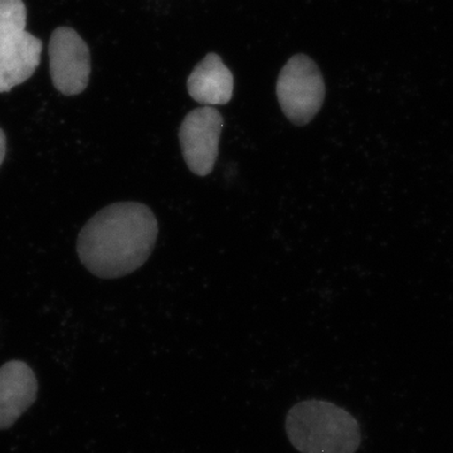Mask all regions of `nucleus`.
I'll list each match as a JSON object with an SVG mask.
<instances>
[{
	"mask_svg": "<svg viewBox=\"0 0 453 453\" xmlns=\"http://www.w3.org/2000/svg\"><path fill=\"white\" fill-rule=\"evenodd\" d=\"M37 395V377L26 362L11 360L0 366V431L11 428Z\"/></svg>",
	"mask_w": 453,
	"mask_h": 453,
	"instance_id": "0eeeda50",
	"label": "nucleus"
},
{
	"mask_svg": "<svg viewBox=\"0 0 453 453\" xmlns=\"http://www.w3.org/2000/svg\"><path fill=\"white\" fill-rule=\"evenodd\" d=\"M234 74L216 53L205 56L188 79V92L204 106L226 105L234 96Z\"/></svg>",
	"mask_w": 453,
	"mask_h": 453,
	"instance_id": "6e6552de",
	"label": "nucleus"
},
{
	"mask_svg": "<svg viewBox=\"0 0 453 453\" xmlns=\"http://www.w3.org/2000/svg\"><path fill=\"white\" fill-rule=\"evenodd\" d=\"M223 118L211 106L188 113L179 130L181 151L188 168L199 177L211 174L219 157Z\"/></svg>",
	"mask_w": 453,
	"mask_h": 453,
	"instance_id": "423d86ee",
	"label": "nucleus"
},
{
	"mask_svg": "<svg viewBox=\"0 0 453 453\" xmlns=\"http://www.w3.org/2000/svg\"><path fill=\"white\" fill-rule=\"evenodd\" d=\"M50 73L53 86L65 96H76L88 88L91 53L88 43L73 28L58 27L50 35Z\"/></svg>",
	"mask_w": 453,
	"mask_h": 453,
	"instance_id": "39448f33",
	"label": "nucleus"
},
{
	"mask_svg": "<svg viewBox=\"0 0 453 453\" xmlns=\"http://www.w3.org/2000/svg\"><path fill=\"white\" fill-rule=\"evenodd\" d=\"M43 44L27 31L23 0H0V94L31 79L41 62Z\"/></svg>",
	"mask_w": 453,
	"mask_h": 453,
	"instance_id": "7ed1b4c3",
	"label": "nucleus"
},
{
	"mask_svg": "<svg viewBox=\"0 0 453 453\" xmlns=\"http://www.w3.org/2000/svg\"><path fill=\"white\" fill-rule=\"evenodd\" d=\"M5 154H7V136L4 131L0 129V166L4 162Z\"/></svg>",
	"mask_w": 453,
	"mask_h": 453,
	"instance_id": "1a4fd4ad",
	"label": "nucleus"
},
{
	"mask_svg": "<svg viewBox=\"0 0 453 453\" xmlns=\"http://www.w3.org/2000/svg\"><path fill=\"white\" fill-rule=\"evenodd\" d=\"M276 92L286 118L297 127H305L323 106V74L310 57L294 56L280 73Z\"/></svg>",
	"mask_w": 453,
	"mask_h": 453,
	"instance_id": "20e7f679",
	"label": "nucleus"
},
{
	"mask_svg": "<svg viewBox=\"0 0 453 453\" xmlns=\"http://www.w3.org/2000/svg\"><path fill=\"white\" fill-rule=\"evenodd\" d=\"M286 434L301 453H356L362 443L359 423L330 402H300L286 417Z\"/></svg>",
	"mask_w": 453,
	"mask_h": 453,
	"instance_id": "f03ea898",
	"label": "nucleus"
},
{
	"mask_svg": "<svg viewBox=\"0 0 453 453\" xmlns=\"http://www.w3.org/2000/svg\"><path fill=\"white\" fill-rule=\"evenodd\" d=\"M159 226L148 205L120 202L97 211L83 226L77 253L83 266L100 279H118L150 257Z\"/></svg>",
	"mask_w": 453,
	"mask_h": 453,
	"instance_id": "f257e3e1",
	"label": "nucleus"
}]
</instances>
